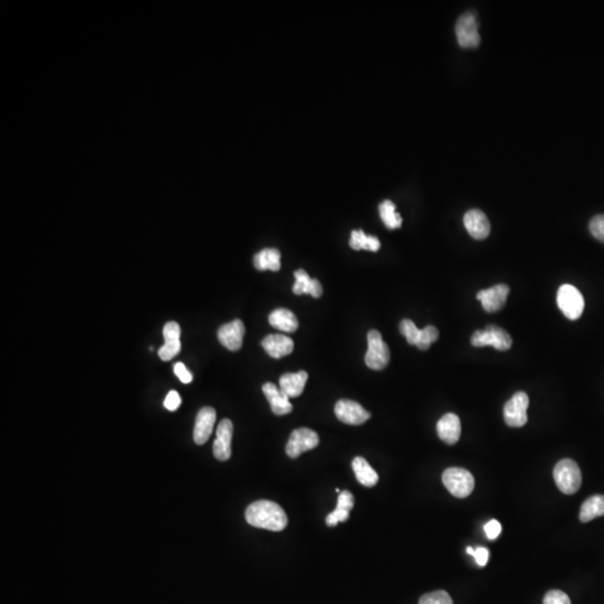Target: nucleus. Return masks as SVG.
<instances>
[{
    "label": "nucleus",
    "mask_w": 604,
    "mask_h": 604,
    "mask_svg": "<svg viewBox=\"0 0 604 604\" xmlns=\"http://www.w3.org/2000/svg\"><path fill=\"white\" fill-rule=\"evenodd\" d=\"M174 371H175L176 376L184 384H188V383L193 380V375L191 374V371L188 369H186V366L183 363H176L174 365Z\"/></svg>",
    "instance_id": "nucleus-35"
},
{
    "label": "nucleus",
    "mask_w": 604,
    "mask_h": 604,
    "mask_svg": "<svg viewBox=\"0 0 604 604\" xmlns=\"http://www.w3.org/2000/svg\"><path fill=\"white\" fill-rule=\"evenodd\" d=\"M245 519L251 526L272 532H281L288 525V517L281 506L270 500H258L249 505Z\"/></svg>",
    "instance_id": "nucleus-1"
},
{
    "label": "nucleus",
    "mask_w": 604,
    "mask_h": 604,
    "mask_svg": "<svg viewBox=\"0 0 604 604\" xmlns=\"http://www.w3.org/2000/svg\"><path fill=\"white\" fill-rule=\"evenodd\" d=\"M262 390H263L266 399L269 401L272 412L275 416H286V414L291 413L294 406H292L291 403L289 401V397L281 390H279L275 384L266 383Z\"/></svg>",
    "instance_id": "nucleus-18"
},
{
    "label": "nucleus",
    "mask_w": 604,
    "mask_h": 604,
    "mask_svg": "<svg viewBox=\"0 0 604 604\" xmlns=\"http://www.w3.org/2000/svg\"><path fill=\"white\" fill-rule=\"evenodd\" d=\"M463 224L468 233L476 240L487 239L490 233V223L483 212L479 210H470L463 217Z\"/></svg>",
    "instance_id": "nucleus-15"
},
{
    "label": "nucleus",
    "mask_w": 604,
    "mask_h": 604,
    "mask_svg": "<svg viewBox=\"0 0 604 604\" xmlns=\"http://www.w3.org/2000/svg\"><path fill=\"white\" fill-rule=\"evenodd\" d=\"M543 604H572L568 594L563 591L551 590L544 596Z\"/></svg>",
    "instance_id": "nucleus-31"
},
{
    "label": "nucleus",
    "mask_w": 604,
    "mask_h": 604,
    "mask_svg": "<svg viewBox=\"0 0 604 604\" xmlns=\"http://www.w3.org/2000/svg\"><path fill=\"white\" fill-rule=\"evenodd\" d=\"M557 488L566 495H573L582 485V474L579 465L571 459H563L553 472Z\"/></svg>",
    "instance_id": "nucleus-2"
},
{
    "label": "nucleus",
    "mask_w": 604,
    "mask_h": 604,
    "mask_svg": "<svg viewBox=\"0 0 604 604\" xmlns=\"http://www.w3.org/2000/svg\"><path fill=\"white\" fill-rule=\"evenodd\" d=\"M467 553H468L469 555H472V556H474V549H472V547H468V549H467Z\"/></svg>",
    "instance_id": "nucleus-38"
},
{
    "label": "nucleus",
    "mask_w": 604,
    "mask_h": 604,
    "mask_svg": "<svg viewBox=\"0 0 604 604\" xmlns=\"http://www.w3.org/2000/svg\"><path fill=\"white\" fill-rule=\"evenodd\" d=\"M419 604H453V601L448 592L439 590L424 594L420 599Z\"/></svg>",
    "instance_id": "nucleus-30"
},
{
    "label": "nucleus",
    "mask_w": 604,
    "mask_h": 604,
    "mask_svg": "<svg viewBox=\"0 0 604 604\" xmlns=\"http://www.w3.org/2000/svg\"><path fill=\"white\" fill-rule=\"evenodd\" d=\"M319 441H320L319 440V435L313 430L307 429V427L294 430L289 438L288 444H287V455L292 459L298 458L303 452L315 449L316 446H318Z\"/></svg>",
    "instance_id": "nucleus-8"
},
{
    "label": "nucleus",
    "mask_w": 604,
    "mask_h": 604,
    "mask_svg": "<svg viewBox=\"0 0 604 604\" xmlns=\"http://www.w3.org/2000/svg\"><path fill=\"white\" fill-rule=\"evenodd\" d=\"M217 420V411L213 408H203L198 412L195 422L194 440L196 444H204L213 432L214 423Z\"/></svg>",
    "instance_id": "nucleus-16"
},
{
    "label": "nucleus",
    "mask_w": 604,
    "mask_h": 604,
    "mask_svg": "<svg viewBox=\"0 0 604 604\" xmlns=\"http://www.w3.org/2000/svg\"><path fill=\"white\" fill-rule=\"evenodd\" d=\"M557 306L570 320H577L584 310V298L572 284H563L557 292Z\"/></svg>",
    "instance_id": "nucleus-5"
},
{
    "label": "nucleus",
    "mask_w": 604,
    "mask_h": 604,
    "mask_svg": "<svg viewBox=\"0 0 604 604\" xmlns=\"http://www.w3.org/2000/svg\"><path fill=\"white\" fill-rule=\"evenodd\" d=\"M233 435V423L224 419L219 424L217 439L214 441L213 452L217 460L226 461L231 458V442Z\"/></svg>",
    "instance_id": "nucleus-13"
},
{
    "label": "nucleus",
    "mask_w": 604,
    "mask_h": 604,
    "mask_svg": "<svg viewBox=\"0 0 604 604\" xmlns=\"http://www.w3.org/2000/svg\"><path fill=\"white\" fill-rule=\"evenodd\" d=\"M352 507H354V496H352L350 491H341L339 493L338 502H337V507L336 508L346 510V512H350V513Z\"/></svg>",
    "instance_id": "nucleus-33"
},
{
    "label": "nucleus",
    "mask_w": 604,
    "mask_h": 604,
    "mask_svg": "<svg viewBox=\"0 0 604 604\" xmlns=\"http://www.w3.org/2000/svg\"><path fill=\"white\" fill-rule=\"evenodd\" d=\"M369 350L366 352L365 363L369 369L382 371L391 359V352L387 344L383 341L382 335L377 330H371L367 335Z\"/></svg>",
    "instance_id": "nucleus-4"
},
{
    "label": "nucleus",
    "mask_w": 604,
    "mask_h": 604,
    "mask_svg": "<svg viewBox=\"0 0 604 604\" xmlns=\"http://www.w3.org/2000/svg\"><path fill=\"white\" fill-rule=\"evenodd\" d=\"M604 515V496L596 495L585 500L579 512V521L582 523L593 521Z\"/></svg>",
    "instance_id": "nucleus-25"
},
{
    "label": "nucleus",
    "mask_w": 604,
    "mask_h": 604,
    "mask_svg": "<svg viewBox=\"0 0 604 604\" xmlns=\"http://www.w3.org/2000/svg\"><path fill=\"white\" fill-rule=\"evenodd\" d=\"M308 380L307 371H301L298 373H287L280 377V388L287 397H298L301 395Z\"/></svg>",
    "instance_id": "nucleus-20"
},
{
    "label": "nucleus",
    "mask_w": 604,
    "mask_h": 604,
    "mask_svg": "<svg viewBox=\"0 0 604 604\" xmlns=\"http://www.w3.org/2000/svg\"><path fill=\"white\" fill-rule=\"evenodd\" d=\"M509 291L510 289L507 284L500 283V284L478 292L477 299L481 302L483 309L487 313H497V311L502 310L504 306L506 305Z\"/></svg>",
    "instance_id": "nucleus-11"
},
{
    "label": "nucleus",
    "mask_w": 604,
    "mask_h": 604,
    "mask_svg": "<svg viewBox=\"0 0 604 604\" xmlns=\"http://www.w3.org/2000/svg\"><path fill=\"white\" fill-rule=\"evenodd\" d=\"M296 283L294 292L296 294H310L313 298H320L322 294V287L316 279H311L305 270H297L294 272Z\"/></svg>",
    "instance_id": "nucleus-21"
},
{
    "label": "nucleus",
    "mask_w": 604,
    "mask_h": 604,
    "mask_svg": "<svg viewBox=\"0 0 604 604\" xmlns=\"http://www.w3.org/2000/svg\"><path fill=\"white\" fill-rule=\"evenodd\" d=\"M439 338V331L434 326H427V327L422 329L421 331V337H420L419 343L416 345V347L421 350H429L430 346L434 341H438Z\"/></svg>",
    "instance_id": "nucleus-29"
},
{
    "label": "nucleus",
    "mask_w": 604,
    "mask_h": 604,
    "mask_svg": "<svg viewBox=\"0 0 604 604\" xmlns=\"http://www.w3.org/2000/svg\"><path fill=\"white\" fill-rule=\"evenodd\" d=\"M335 414L339 421L350 425H361L371 418V413L359 403L350 399H341L336 403Z\"/></svg>",
    "instance_id": "nucleus-10"
},
{
    "label": "nucleus",
    "mask_w": 604,
    "mask_h": 604,
    "mask_svg": "<svg viewBox=\"0 0 604 604\" xmlns=\"http://www.w3.org/2000/svg\"><path fill=\"white\" fill-rule=\"evenodd\" d=\"M589 228H590L591 234L596 240L604 243V215H598L591 219Z\"/></svg>",
    "instance_id": "nucleus-32"
},
{
    "label": "nucleus",
    "mask_w": 604,
    "mask_h": 604,
    "mask_svg": "<svg viewBox=\"0 0 604 604\" xmlns=\"http://www.w3.org/2000/svg\"><path fill=\"white\" fill-rule=\"evenodd\" d=\"M442 481L452 496L466 498L474 489V478L463 468H449L442 474Z\"/></svg>",
    "instance_id": "nucleus-3"
},
{
    "label": "nucleus",
    "mask_w": 604,
    "mask_h": 604,
    "mask_svg": "<svg viewBox=\"0 0 604 604\" xmlns=\"http://www.w3.org/2000/svg\"><path fill=\"white\" fill-rule=\"evenodd\" d=\"M269 322L272 327L286 333H294L299 326L296 315L284 308L272 311L270 313Z\"/></svg>",
    "instance_id": "nucleus-22"
},
{
    "label": "nucleus",
    "mask_w": 604,
    "mask_h": 604,
    "mask_svg": "<svg viewBox=\"0 0 604 604\" xmlns=\"http://www.w3.org/2000/svg\"><path fill=\"white\" fill-rule=\"evenodd\" d=\"M399 331L402 335L405 336V338L408 341L409 344L416 346L419 343L420 337H421L422 330L418 329L416 324L410 319H404L399 324Z\"/></svg>",
    "instance_id": "nucleus-28"
},
{
    "label": "nucleus",
    "mask_w": 604,
    "mask_h": 604,
    "mask_svg": "<svg viewBox=\"0 0 604 604\" xmlns=\"http://www.w3.org/2000/svg\"><path fill=\"white\" fill-rule=\"evenodd\" d=\"M474 557L476 558L478 565L486 566L488 558H489V551L485 547H478V549H474Z\"/></svg>",
    "instance_id": "nucleus-37"
},
{
    "label": "nucleus",
    "mask_w": 604,
    "mask_h": 604,
    "mask_svg": "<svg viewBox=\"0 0 604 604\" xmlns=\"http://www.w3.org/2000/svg\"><path fill=\"white\" fill-rule=\"evenodd\" d=\"M262 346L271 357L279 359L294 352V343L288 336L268 335L262 341Z\"/></svg>",
    "instance_id": "nucleus-19"
},
{
    "label": "nucleus",
    "mask_w": 604,
    "mask_h": 604,
    "mask_svg": "<svg viewBox=\"0 0 604 604\" xmlns=\"http://www.w3.org/2000/svg\"><path fill=\"white\" fill-rule=\"evenodd\" d=\"M437 432L444 444L449 446L457 444L461 437V422L459 416L453 413L442 416L437 424Z\"/></svg>",
    "instance_id": "nucleus-17"
},
{
    "label": "nucleus",
    "mask_w": 604,
    "mask_h": 604,
    "mask_svg": "<svg viewBox=\"0 0 604 604\" xmlns=\"http://www.w3.org/2000/svg\"><path fill=\"white\" fill-rule=\"evenodd\" d=\"M472 344L474 347L493 346L497 350H508L513 341L509 334L502 328L489 324L483 330H477L472 335Z\"/></svg>",
    "instance_id": "nucleus-6"
},
{
    "label": "nucleus",
    "mask_w": 604,
    "mask_h": 604,
    "mask_svg": "<svg viewBox=\"0 0 604 604\" xmlns=\"http://www.w3.org/2000/svg\"><path fill=\"white\" fill-rule=\"evenodd\" d=\"M165 343L164 346L159 350L158 355L163 361H170L175 356L178 355V352H181V327L179 324L175 322H170L165 324L164 331Z\"/></svg>",
    "instance_id": "nucleus-14"
},
{
    "label": "nucleus",
    "mask_w": 604,
    "mask_h": 604,
    "mask_svg": "<svg viewBox=\"0 0 604 604\" xmlns=\"http://www.w3.org/2000/svg\"><path fill=\"white\" fill-rule=\"evenodd\" d=\"M530 405V399L525 392H517L514 397L506 403L504 408L505 422L508 427H521L528 421L527 409Z\"/></svg>",
    "instance_id": "nucleus-7"
},
{
    "label": "nucleus",
    "mask_w": 604,
    "mask_h": 604,
    "mask_svg": "<svg viewBox=\"0 0 604 604\" xmlns=\"http://www.w3.org/2000/svg\"><path fill=\"white\" fill-rule=\"evenodd\" d=\"M244 335L245 326L240 319H236L230 324H223L217 331L219 343L232 352L241 350Z\"/></svg>",
    "instance_id": "nucleus-12"
},
{
    "label": "nucleus",
    "mask_w": 604,
    "mask_h": 604,
    "mask_svg": "<svg viewBox=\"0 0 604 604\" xmlns=\"http://www.w3.org/2000/svg\"><path fill=\"white\" fill-rule=\"evenodd\" d=\"M350 245L352 249H356V251L366 249V251L377 252L380 249V242L376 236L366 235L363 230H358L352 231Z\"/></svg>",
    "instance_id": "nucleus-26"
},
{
    "label": "nucleus",
    "mask_w": 604,
    "mask_h": 604,
    "mask_svg": "<svg viewBox=\"0 0 604 604\" xmlns=\"http://www.w3.org/2000/svg\"><path fill=\"white\" fill-rule=\"evenodd\" d=\"M352 467L358 483L365 487H374L378 483V474L363 457H356L352 460Z\"/></svg>",
    "instance_id": "nucleus-23"
},
{
    "label": "nucleus",
    "mask_w": 604,
    "mask_h": 604,
    "mask_svg": "<svg viewBox=\"0 0 604 604\" xmlns=\"http://www.w3.org/2000/svg\"><path fill=\"white\" fill-rule=\"evenodd\" d=\"M254 266L259 271H279L281 269V253L277 249H264L254 255Z\"/></svg>",
    "instance_id": "nucleus-24"
},
{
    "label": "nucleus",
    "mask_w": 604,
    "mask_h": 604,
    "mask_svg": "<svg viewBox=\"0 0 604 604\" xmlns=\"http://www.w3.org/2000/svg\"><path fill=\"white\" fill-rule=\"evenodd\" d=\"M181 404V399L176 391H170L165 399V408L168 411H176Z\"/></svg>",
    "instance_id": "nucleus-34"
},
{
    "label": "nucleus",
    "mask_w": 604,
    "mask_h": 604,
    "mask_svg": "<svg viewBox=\"0 0 604 604\" xmlns=\"http://www.w3.org/2000/svg\"><path fill=\"white\" fill-rule=\"evenodd\" d=\"M485 532L489 540H496L502 533V525L499 521L493 519L485 525Z\"/></svg>",
    "instance_id": "nucleus-36"
},
{
    "label": "nucleus",
    "mask_w": 604,
    "mask_h": 604,
    "mask_svg": "<svg viewBox=\"0 0 604 604\" xmlns=\"http://www.w3.org/2000/svg\"><path fill=\"white\" fill-rule=\"evenodd\" d=\"M458 42L461 48H477L480 43L478 33V22L476 16L472 13H466L458 20L455 25Z\"/></svg>",
    "instance_id": "nucleus-9"
},
{
    "label": "nucleus",
    "mask_w": 604,
    "mask_h": 604,
    "mask_svg": "<svg viewBox=\"0 0 604 604\" xmlns=\"http://www.w3.org/2000/svg\"><path fill=\"white\" fill-rule=\"evenodd\" d=\"M380 217L386 228L395 230L402 226V217L397 213V206L391 200H384L380 204Z\"/></svg>",
    "instance_id": "nucleus-27"
}]
</instances>
